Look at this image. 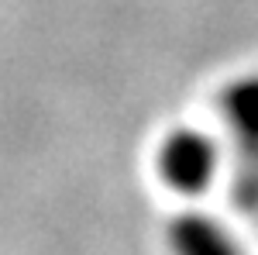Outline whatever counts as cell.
<instances>
[{
  "instance_id": "1",
  "label": "cell",
  "mask_w": 258,
  "mask_h": 255,
  "mask_svg": "<svg viewBox=\"0 0 258 255\" xmlns=\"http://www.w3.org/2000/svg\"><path fill=\"white\" fill-rule=\"evenodd\" d=\"M159 173L179 193H200L217 173V145L203 131L179 128L159 148Z\"/></svg>"
},
{
  "instance_id": "2",
  "label": "cell",
  "mask_w": 258,
  "mask_h": 255,
  "mask_svg": "<svg viewBox=\"0 0 258 255\" xmlns=\"http://www.w3.org/2000/svg\"><path fill=\"white\" fill-rule=\"evenodd\" d=\"M176 255H241L238 241L207 214H179L169 228Z\"/></svg>"
},
{
  "instance_id": "3",
  "label": "cell",
  "mask_w": 258,
  "mask_h": 255,
  "mask_svg": "<svg viewBox=\"0 0 258 255\" xmlns=\"http://www.w3.org/2000/svg\"><path fill=\"white\" fill-rule=\"evenodd\" d=\"M220 104H224V118L231 121L234 135L248 145H258V76L231 83Z\"/></svg>"
}]
</instances>
